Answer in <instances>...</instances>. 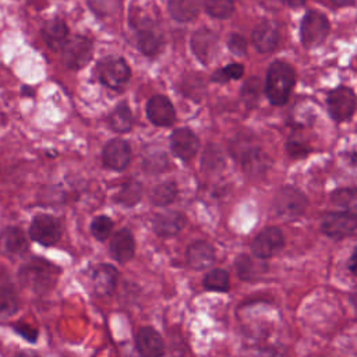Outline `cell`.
I'll return each instance as SVG.
<instances>
[{
  "label": "cell",
  "mask_w": 357,
  "mask_h": 357,
  "mask_svg": "<svg viewBox=\"0 0 357 357\" xmlns=\"http://www.w3.org/2000/svg\"><path fill=\"white\" fill-rule=\"evenodd\" d=\"M130 24L135 29V45L138 50L148 57L158 54L163 45V38L148 8L132 3L130 7Z\"/></svg>",
  "instance_id": "cell-1"
},
{
  "label": "cell",
  "mask_w": 357,
  "mask_h": 357,
  "mask_svg": "<svg viewBox=\"0 0 357 357\" xmlns=\"http://www.w3.org/2000/svg\"><path fill=\"white\" fill-rule=\"evenodd\" d=\"M296 82L294 68L282 60H275L269 64L265 77V95L273 106L287 103L291 89Z\"/></svg>",
  "instance_id": "cell-2"
},
{
  "label": "cell",
  "mask_w": 357,
  "mask_h": 357,
  "mask_svg": "<svg viewBox=\"0 0 357 357\" xmlns=\"http://www.w3.org/2000/svg\"><path fill=\"white\" fill-rule=\"evenodd\" d=\"M59 275V266L42 258H32L21 266L18 279L24 287H28L35 293H45L54 287Z\"/></svg>",
  "instance_id": "cell-3"
},
{
  "label": "cell",
  "mask_w": 357,
  "mask_h": 357,
  "mask_svg": "<svg viewBox=\"0 0 357 357\" xmlns=\"http://www.w3.org/2000/svg\"><path fill=\"white\" fill-rule=\"evenodd\" d=\"M99 82L110 89H121L131 77V68L126 59L120 56H105L95 67Z\"/></svg>",
  "instance_id": "cell-4"
},
{
  "label": "cell",
  "mask_w": 357,
  "mask_h": 357,
  "mask_svg": "<svg viewBox=\"0 0 357 357\" xmlns=\"http://www.w3.org/2000/svg\"><path fill=\"white\" fill-rule=\"evenodd\" d=\"M331 29L328 17L318 10H308L300 22V42L305 49L321 46Z\"/></svg>",
  "instance_id": "cell-5"
},
{
  "label": "cell",
  "mask_w": 357,
  "mask_h": 357,
  "mask_svg": "<svg viewBox=\"0 0 357 357\" xmlns=\"http://www.w3.org/2000/svg\"><path fill=\"white\" fill-rule=\"evenodd\" d=\"M61 61L68 70L84 68L93 56L92 40L82 35H74L67 38L61 45Z\"/></svg>",
  "instance_id": "cell-6"
},
{
  "label": "cell",
  "mask_w": 357,
  "mask_h": 357,
  "mask_svg": "<svg viewBox=\"0 0 357 357\" xmlns=\"http://www.w3.org/2000/svg\"><path fill=\"white\" fill-rule=\"evenodd\" d=\"M308 205V199L297 187L283 185L273 198L275 212L283 219H296L301 216Z\"/></svg>",
  "instance_id": "cell-7"
},
{
  "label": "cell",
  "mask_w": 357,
  "mask_h": 357,
  "mask_svg": "<svg viewBox=\"0 0 357 357\" xmlns=\"http://www.w3.org/2000/svg\"><path fill=\"white\" fill-rule=\"evenodd\" d=\"M326 107L331 119L336 123L347 121L356 112V95L349 86H337L326 95Z\"/></svg>",
  "instance_id": "cell-8"
},
{
  "label": "cell",
  "mask_w": 357,
  "mask_h": 357,
  "mask_svg": "<svg viewBox=\"0 0 357 357\" xmlns=\"http://www.w3.org/2000/svg\"><path fill=\"white\" fill-rule=\"evenodd\" d=\"M28 234L31 240L39 243L40 245L52 247L61 238L63 226L56 216L49 213H38L29 225Z\"/></svg>",
  "instance_id": "cell-9"
},
{
  "label": "cell",
  "mask_w": 357,
  "mask_h": 357,
  "mask_svg": "<svg viewBox=\"0 0 357 357\" xmlns=\"http://www.w3.org/2000/svg\"><path fill=\"white\" fill-rule=\"evenodd\" d=\"M357 226L356 212L353 209L328 212L321 223L322 233L332 240H342L354 234Z\"/></svg>",
  "instance_id": "cell-10"
},
{
  "label": "cell",
  "mask_w": 357,
  "mask_h": 357,
  "mask_svg": "<svg viewBox=\"0 0 357 357\" xmlns=\"http://www.w3.org/2000/svg\"><path fill=\"white\" fill-rule=\"evenodd\" d=\"M190 47L197 60L201 64L208 66L215 60L218 54L219 36L209 28L202 26L192 33L190 39Z\"/></svg>",
  "instance_id": "cell-11"
},
{
  "label": "cell",
  "mask_w": 357,
  "mask_h": 357,
  "mask_svg": "<svg viewBox=\"0 0 357 357\" xmlns=\"http://www.w3.org/2000/svg\"><path fill=\"white\" fill-rule=\"evenodd\" d=\"M284 247V237L279 227H265L257 234L251 244V252L258 259H269Z\"/></svg>",
  "instance_id": "cell-12"
},
{
  "label": "cell",
  "mask_w": 357,
  "mask_h": 357,
  "mask_svg": "<svg viewBox=\"0 0 357 357\" xmlns=\"http://www.w3.org/2000/svg\"><path fill=\"white\" fill-rule=\"evenodd\" d=\"M169 142L172 153L183 162H190L199 149V138L188 127L173 130Z\"/></svg>",
  "instance_id": "cell-13"
},
{
  "label": "cell",
  "mask_w": 357,
  "mask_h": 357,
  "mask_svg": "<svg viewBox=\"0 0 357 357\" xmlns=\"http://www.w3.org/2000/svg\"><path fill=\"white\" fill-rule=\"evenodd\" d=\"M131 160V146L123 138H113L106 142L102 151V163L105 167L123 172Z\"/></svg>",
  "instance_id": "cell-14"
},
{
  "label": "cell",
  "mask_w": 357,
  "mask_h": 357,
  "mask_svg": "<svg viewBox=\"0 0 357 357\" xmlns=\"http://www.w3.org/2000/svg\"><path fill=\"white\" fill-rule=\"evenodd\" d=\"M148 120L156 127H169L176 121V110L165 95H153L145 106Z\"/></svg>",
  "instance_id": "cell-15"
},
{
  "label": "cell",
  "mask_w": 357,
  "mask_h": 357,
  "mask_svg": "<svg viewBox=\"0 0 357 357\" xmlns=\"http://www.w3.org/2000/svg\"><path fill=\"white\" fill-rule=\"evenodd\" d=\"M28 238L17 226H7L0 231V252L8 258L22 257L28 251Z\"/></svg>",
  "instance_id": "cell-16"
},
{
  "label": "cell",
  "mask_w": 357,
  "mask_h": 357,
  "mask_svg": "<svg viewBox=\"0 0 357 357\" xmlns=\"http://www.w3.org/2000/svg\"><path fill=\"white\" fill-rule=\"evenodd\" d=\"M243 170L248 177H262L266 170L269 169V158L268 155L259 148L250 145L240 151L238 156Z\"/></svg>",
  "instance_id": "cell-17"
},
{
  "label": "cell",
  "mask_w": 357,
  "mask_h": 357,
  "mask_svg": "<svg viewBox=\"0 0 357 357\" xmlns=\"http://www.w3.org/2000/svg\"><path fill=\"white\" fill-rule=\"evenodd\" d=\"M279 26L269 20H265L259 22L251 35L252 45L257 52L259 53H271L273 52L279 45Z\"/></svg>",
  "instance_id": "cell-18"
},
{
  "label": "cell",
  "mask_w": 357,
  "mask_h": 357,
  "mask_svg": "<svg viewBox=\"0 0 357 357\" xmlns=\"http://www.w3.org/2000/svg\"><path fill=\"white\" fill-rule=\"evenodd\" d=\"M135 347L144 357H159L165 353V342L152 326H142L135 335Z\"/></svg>",
  "instance_id": "cell-19"
},
{
  "label": "cell",
  "mask_w": 357,
  "mask_h": 357,
  "mask_svg": "<svg viewBox=\"0 0 357 357\" xmlns=\"http://www.w3.org/2000/svg\"><path fill=\"white\" fill-rule=\"evenodd\" d=\"M109 252L114 261L126 264L134 258L135 240L128 229L117 230L109 243Z\"/></svg>",
  "instance_id": "cell-20"
},
{
  "label": "cell",
  "mask_w": 357,
  "mask_h": 357,
  "mask_svg": "<svg viewBox=\"0 0 357 357\" xmlns=\"http://www.w3.org/2000/svg\"><path fill=\"white\" fill-rule=\"evenodd\" d=\"M117 279H119V272L110 264L96 265L91 275L93 290L100 297H107L114 291Z\"/></svg>",
  "instance_id": "cell-21"
},
{
  "label": "cell",
  "mask_w": 357,
  "mask_h": 357,
  "mask_svg": "<svg viewBox=\"0 0 357 357\" xmlns=\"http://www.w3.org/2000/svg\"><path fill=\"white\" fill-rule=\"evenodd\" d=\"M185 222V216L178 211L160 212L152 220V230L160 237H172L183 230Z\"/></svg>",
  "instance_id": "cell-22"
},
{
  "label": "cell",
  "mask_w": 357,
  "mask_h": 357,
  "mask_svg": "<svg viewBox=\"0 0 357 357\" xmlns=\"http://www.w3.org/2000/svg\"><path fill=\"white\" fill-rule=\"evenodd\" d=\"M215 262V248L204 241L195 240L187 247V264L194 271H204L211 268Z\"/></svg>",
  "instance_id": "cell-23"
},
{
  "label": "cell",
  "mask_w": 357,
  "mask_h": 357,
  "mask_svg": "<svg viewBox=\"0 0 357 357\" xmlns=\"http://www.w3.org/2000/svg\"><path fill=\"white\" fill-rule=\"evenodd\" d=\"M202 0H167V11L177 22L194 21L201 10Z\"/></svg>",
  "instance_id": "cell-24"
},
{
  "label": "cell",
  "mask_w": 357,
  "mask_h": 357,
  "mask_svg": "<svg viewBox=\"0 0 357 357\" xmlns=\"http://www.w3.org/2000/svg\"><path fill=\"white\" fill-rule=\"evenodd\" d=\"M67 36H68L67 24L59 17L49 20L42 28V38L45 43L53 50L60 49L64 40L67 39Z\"/></svg>",
  "instance_id": "cell-25"
},
{
  "label": "cell",
  "mask_w": 357,
  "mask_h": 357,
  "mask_svg": "<svg viewBox=\"0 0 357 357\" xmlns=\"http://www.w3.org/2000/svg\"><path fill=\"white\" fill-rule=\"evenodd\" d=\"M134 117L127 102H120L109 114V127L116 132H127L132 128Z\"/></svg>",
  "instance_id": "cell-26"
},
{
  "label": "cell",
  "mask_w": 357,
  "mask_h": 357,
  "mask_svg": "<svg viewBox=\"0 0 357 357\" xmlns=\"http://www.w3.org/2000/svg\"><path fill=\"white\" fill-rule=\"evenodd\" d=\"M142 195H144L142 184L137 180H130L126 184H123V187L117 191V194L114 195V201L123 206L131 208L141 201Z\"/></svg>",
  "instance_id": "cell-27"
},
{
  "label": "cell",
  "mask_w": 357,
  "mask_h": 357,
  "mask_svg": "<svg viewBox=\"0 0 357 357\" xmlns=\"http://www.w3.org/2000/svg\"><path fill=\"white\" fill-rule=\"evenodd\" d=\"M18 296L13 286L0 284V319L11 318L18 311Z\"/></svg>",
  "instance_id": "cell-28"
},
{
  "label": "cell",
  "mask_w": 357,
  "mask_h": 357,
  "mask_svg": "<svg viewBox=\"0 0 357 357\" xmlns=\"http://www.w3.org/2000/svg\"><path fill=\"white\" fill-rule=\"evenodd\" d=\"M178 194L177 184L174 181H163L153 187L151 191V201L156 206H167Z\"/></svg>",
  "instance_id": "cell-29"
},
{
  "label": "cell",
  "mask_w": 357,
  "mask_h": 357,
  "mask_svg": "<svg viewBox=\"0 0 357 357\" xmlns=\"http://www.w3.org/2000/svg\"><path fill=\"white\" fill-rule=\"evenodd\" d=\"M169 166V159L166 152L162 149H153L146 152L142 159V169L148 174H159L163 173Z\"/></svg>",
  "instance_id": "cell-30"
},
{
  "label": "cell",
  "mask_w": 357,
  "mask_h": 357,
  "mask_svg": "<svg viewBox=\"0 0 357 357\" xmlns=\"http://www.w3.org/2000/svg\"><path fill=\"white\" fill-rule=\"evenodd\" d=\"M204 287L209 291H227L229 290V273L225 269H211L204 278Z\"/></svg>",
  "instance_id": "cell-31"
},
{
  "label": "cell",
  "mask_w": 357,
  "mask_h": 357,
  "mask_svg": "<svg viewBox=\"0 0 357 357\" xmlns=\"http://www.w3.org/2000/svg\"><path fill=\"white\" fill-rule=\"evenodd\" d=\"M88 6L99 18H110L121 11L123 0H88Z\"/></svg>",
  "instance_id": "cell-32"
},
{
  "label": "cell",
  "mask_w": 357,
  "mask_h": 357,
  "mask_svg": "<svg viewBox=\"0 0 357 357\" xmlns=\"http://www.w3.org/2000/svg\"><path fill=\"white\" fill-rule=\"evenodd\" d=\"M206 13L216 20H227L234 13V0H204Z\"/></svg>",
  "instance_id": "cell-33"
},
{
  "label": "cell",
  "mask_w": 357,
  "mask_h": 357,
  "mask_svg": "<svg viewBox=\"0 0 357 357\" xmlns=\"http://www.w3.org/2000/svg\"><path fill=\"white\" fill-rule=\"evenodd\" d=\"M261 79L258 77H250L241 86V100L248 109H252L259 99Z\"/></svg>",
  "instance_id": "cell-34"
},
{
  "label": "cell",
  "mask_w": 357,
  "mask_h": 357,
  "mask_svg": "<svg viewBox=\"0 0 357 357\" xmlns=\"http://www.w3.org/2000/svg\"><path fill=\"white\" fill-rule=\"evenodd\" d=\"M244 75V66L240 63H230L226 67L218 68L212 75L211 81L218 84H225L231 79H238Z\"/></svg>",
  "instance_id": "cell-35"
},
{
  "label": "cell",
  "mask_w": 357,
  "mask_h": 357,
  "mask_svg": "<svg viewBox=\"0 0 357 357\" xmlns=\"http://www.w3.org/2000/svg\"><path fill=\"white\" fill-rule=\"evenodd\" d=\"M225 166V155L223 152L216 146V145H209L204 155H202V160H201V167L204 170H218L222 169Z\"/></svg>",
  "instance_id": "cell-36"
},
{
  "label": "cell",
  "mask_w": 357,
  "mask_h": 357,
  "mask_svg": "<svg viewBox=\"0 0 357 357\" xmlns=\"http://www.w3.org/2000/svg\"><path fill=\"white\" fill-rule=\"evenodd\" d=\"M112 229H113V220L106 215H99L93 218L89 226L91 234L99 241L106 240L110 236Z\"/></svg>",
  "instance_id": "cell-37"
},
{
  "label": "cell",
  "mask_w": 357,
  "mask_h": 357,
  "mask_svg": "<svg viewBox=\"0 0 357 357\" xmlns=\"http://www.w3.org/2000/svg\"><path fill=\"white\" fill-rule=\"evenodd\" d=\"M286 151L290 158L300 159V158H305L311 152V146L298 134H291L287 138Z\"/></svg>",
  "instance_id": "cell-38"
},
{
  "label": "cell",
  "mask_w": 357,
  "mask_h": 357,
  "mask_svg": "<svg viewBox=\"0 0 357 357\" xmlns=\"http://www.w3.org/2000/svg\"><path fill=\"white\" fill-rule=\"evenodd\" d=\"M234 268L237 271L238 278H241L243 280H251L252 278H255L258 275V271L255 269L257 268L255 262L247 254H240L236 258Z\"/></svg>",
  "instance_id": "cell-39"
},
{
  "label": "cell",
  "mask_w": 357,
  "mask_h": 357,
  "mask_svg": "<svg viewBox=\"0 0 357 357\" xmlns=\"http://www.w3.org/2000/svg\"><path fill=\"white\" fill-rule=\"evenodd\" d=\"M332 204L342 208H351L356 202V191L353 188H337L331 194Z\"/></svg>",
  "instance_id": "cell-40"
},
{
  "label": "cell",
  "mask_w": 357,
  "mask_h": 357,
  "mask_svg": "<svg viewBox=\"0 0 357 357\" xmlns=\"http://www.w3.org/2000/svg\"><path fill=\"white\" fill-rule=\"evenodd\" d=\"M227 47L231 54L237 57H243L247 53V42L245 38L240 33H230L227 39Z\"/></svg>",
  "instance_id": "cell-41"
},
{
  "label": "cell",
  "mask_w": 357,
  "mask_h": 357,
  "mask_svg": "<svg viewBox=\"0 0 357 357\" xmlns=\"http://www.w3.org/2000/svg\"><path fill=\"white\" fill-rule=\"evenodd\" d=\"M13 329L14 332L21 336L24 340L29 342V343H36L38 340V336H39V332L36 328H33L32 325L29 324H25V322H20V324H15L13 325Z\"/></svg>",
  "instance_id": "cell-42"
},
{
  "label": "cell",
  "mask_w": 357,
  "mask_h": 357,
  "mask_svg": "<svg viewBox=\"0 0 357 357\" xmlns=\"http://www.w3.org/2000/svg\"><path fill=\"white\" fill-rule=\"evenodd\" d=\"M335 7H350L356 4V0H331Z\"/></svg>",
  "instance_id": "cell-43"
},
{
  "label": "cell",
  "mask_w": 357,
  "mask_h": 357,
  "mask_svg": "<svg viewBox=\"0 0 357 357\" xmlns=\"http://www.w3.org/2000/svg\"><path fill=\"white\" fill-rule=\"evenodd\" d=\"M286 6H289V7H291V8H298V7H301V6H304V3H305V0H282Z\"/></svg>",
  "instance_id": "cell-44"
},
{
  "label": "cell",
  "mask_w": 357,
  "mask_h": 357,
  "mask_svg": "<svg viewBox=\"0 0 357 357\" xmlns=\"http://www.w3.org/2000/svg\"><path fill=\"white\" fill-rule=\"evenodd\" d=\"M349 269H350V272H351V273H354V272H356V252H353V254H351V257H350V261H349Z\"/></svg>",
  "instance_id": "cell-45"
},
{
  "label": "cell",
  "mask_w": 357,
  "mask_h": 357,
  "mask_svg": "<svg viewBox=\"0 0 357 357\" xmlns=\"http://www.w3.org/2000/svg\"><path fill=\"white\" fill-rule=\"evenodd\" d=\"M29 89H31L29 86H22V92H24V93H26V95H28V93H29V95H33V91H29Z\"/></svg>",
  "instance_id": "cell-46"
}]
</instances>
